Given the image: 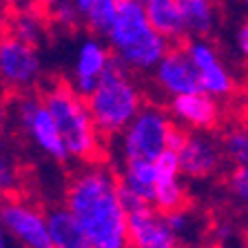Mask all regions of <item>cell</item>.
Listing matches in <instances>:
<instances>
[{
    "mask_svg": "<svg viewBox=\"0 0 248 248\" xmlns=\"http://www.w3.org/2000/svg\"><path fill=\"white\" fill-rule=\"evenodd\" d=\"M224 160H228L232 166L248 164V135L244 126H231L226 133L219 138Z\"/></svg>",
    "mask_w": 248,
    "mask_h": 248,
    "instance_id": "7402d4cb",
    "label": "cell"
},
{
    "mask_svg": "<svg viewBox=\"0 0 248 248\" xmlns=\"http://www.w3.org/2000/svg\"><path fill=\"white\" fill-rule=\"evenodd\" d=\"M239 2H246V0H239Z\"/></svg>",
    "mask_w": 248,
    "mask_h": 248,
    "instance_id": "836d02e7",
    "label": "cell"
},
{
    "mask_svg": "<svg viewBox=\"0 0 248 248\" xmlns=\"http://www.w3.org/2000/svg\"><path fill=\"white\" fill-rule=\"evenodd\" d=\"M184 49L197 71L200 91L208 93L219 102H228L237 95V78L226 67L217 46L208 38H193L191 42H186Z\"/></svg>",
    "mask_w": 248,
    "mask_h": 248,
    "instance_id": "ba28073f",
    "label": "cell"
},
{
    "mask_svg": "<svg viewBox=\"0 0 248 248\" xmlns=\"http://www.w3.org/2000/svg\"><path fill=\"white\" fill-rule=\"evenodd\" d=\"M104 38L113 58L131 73H151V69L170 46V42L149 25L144 5L135 0L120 2L115 20L111 22Z\"/></svg>",
    "mask_w": 248,
    "mask_h": 248,
    "instance_id": "3957f363",
    "label": "cell"
},
{
    "mask_svg": "<svg viewBox=\"0 0 248 248\" xmlns=\"http://www.w3.org/2000/svg\"><path fill=\"white\" fill-rule=\"evenodd\" d=\"M153 197L151 206L160 213L177 211L188 206V193L184 186V175L180 173L175 151H162L153 160Z\"/></svg>",
    "mask_w": 248,
    "mask_h": 248,
    "instance_id": "4fadbf2b",
    "label": "cell"
},
{
    "mask_svg": "<svg viewBox=\"0 0 248 248\" xmlns=\"http://www.w3.org/2000/svg\"><path fill=\"white\" fill-rule=\"evenodd\" d=\"M135 2H140V5H144V2H146V0H135Z\"/></svg>",
    "mask_w": 248,
    "mask_h": 248,
    "instance_id": "1f68e13d",
    "label": "cell"
},
{
    "mask_svg": "<svg viewBox=\"0 0 248 248\" xmlns=\"http://www.w3.org/2000/svg\"><path fill=\"white\" fill-rule=\"evenodd\" d=\"M46 29H49V22H46V16L42 9L33 5H16L11 7V11L5 16V31L11 36L20 38V40L29 42V45L38 46L46 40Z\"/></svg>",
    "mask_w": 248,
    "mask_h": 248,
    "instance_id": "2e32d148",
    "label": "cell"
},
{
    "mask_svg": "<svg viewBox=\"0 0 248 248\" xmlns=\"http://www.w3.org/2000/svg\"><path fill=\"white\" fill-rule=\"evenodd\" d=\"M0 2H5V5H14V2H18V0H0Z\"/></svg>",
    "mask_w": 248,
    "mask_h": 248,
    "instance_id": "4dcf8cb0",
    "label": "cell"
},
{
    "mask_svg": "<svg viewBox=\"0 0 248 248\" xmlns=\"http://www.w3.org/2000/svg\"><path fill=\"white\" fill-rule=\"evenodd\" d=\"M180 173L188 180L213 177L224 164V153L215 131H186L182 146L175 151Z\"/></svg>",
    "mask_w": 248,
    "mask_h": 248,
    "instance_id": "30bf717a",
    "label": "cell"
},
{
    "mask_svg": "<svg viewBox=\"0 0 248 248\" xmlns=\"http://www.w3.org/2000/svg\"><path fill=\"white\" fill-rule=\"evenodd\" d=\"M40 98L49 113L56 120V126L60 131V138L67 146V153L71 160L98 162L104 157L107 140L100 135L98 126L89 113L87 100L80 93L73 91L69 80H53L40 91Z\"/></svg>",
    "mask_w": 248,
    "mask_h": 248,
    "instance_id": "7a4b0ae2",
    "label": "cell"
},
{
    "mask_svg": "<svg viewBox=\"0 0 248 248\" xmlns=\"http://www.w3.org/2000/svg\"><path fill=\"white\" fill-rule=\"evenodd\" d=\"M0 226L22 248H51L46 213L38 208L36 204L22 200L20 195H11L2 200Z\"/></svg>",
    "mask_w": 248,
    "mask_h": 248,
    "instance_id": "9c48e42d",
    "label": "cell"
},
{
    "mask_svg": "<svg viewBox=\"0 0 248 248\" xmlns=\"http://www.w3.org/2000/svg\"><path fill=\"white\" fill-rule=\"evenodd\" d=\"M113 60V53L108 49L107 42H102L98 36H91L80 45L76 56V64H73V76L69 84L73 91L80 93L82 98H87L89 93L95 89L100 76L107 71V67Z\"/></svg>",
    "mask_w": 248,
    "mask_h": 248,
    "instance_id": "9a60e30c",
    "label": "cell"
},
{
    "mask_svg": "<svg viewBox=\"0 0 248 248\" xmlns=\"http://www.w3.org/2000/svg\"><path fill=\"white\" fill-rule=\"evenodd\" d=\"M5 33V14H2V9H0V36Z\"/></svg>",
    "mask_w": 248,
    "mask_h": 248,
    "instance_id": "f546056e",
    "label": "cell"
},
{
    "mask_svg": "<svg viewBox=\"0 0 248 248\" xmlns=\"http://www.w3.org/2000/svg\"><path fill=\"white\" fill-rule=\"evenodd\" d=\"M173 124L175 122L164 107L142 104V108L131 118V122L115 135L120 162H153L162 151H166Z\"/></svg>",
    "mask_w": 248,
    "mask_h": 248,
    "instance_id": "5b68a950",
    "label": "cell"
},
{
    "mask_svg": "<svg viewBox=\"0 0 248 248\" xmlns=\"http://www.w3.org/2000/svg\"><path fill=\"white\" fill-rule=\"evenodd\" d=\"M42 78V60L38 46L20 38L0 36V87L7 93L33 91Z\"/></svg>",
    "mask_w": 248,
    "mask_h": 248,
    "instance_id": "52a82bcc",
    "label": "cell"
},
{
    "mask_svg": "<svg viewBox=\"0 0 248 248\" xmlns=\"http://www.w3.org/2000/svg\"><path fill=\"white\" fill-rule=\"evenodd\" d=\"M46 228L51 248H93L80 224L64 206H56L46 213Z\"/></svg>",
    "mask_w": 248,
    "mask_h": 248,
    "instance_id": "ac0fdd59",
    "label": "cell"
},
{
    "mask_svg": "<svg viewBox=\"0 0 248 248\" xmlns=\"http://www.w3.org/2000/svg\"><path fill=\"white\" fill-rule=\"evenodd\" d=\"M2 200H5V197H2V195H0V208H2Z\"/></svg>",
    "mask_w": 248,
    "mask_h": 248,
    "instance_id": "d6a6232c",
    "label": "cell"
},
{
    "mask_svg": "<svg viewBox=\"0 0 248 248\" xmlns=\"http://www.w3.org/2000/svg\"><path fill=\"white\" fill-rule=\"evenodd\" d=\"M45 16H46V22H49V25H56V27H60V29H76V27L80 25L71 0H60L51 9H46Z\"/></svg>",
    "mask_w": 248,
    "mask_h": 248,
    "instance_id": "603a6c76",
    "label": "cell"
},
{
    "mask_svg": "<svg viewBox=\"0 0 248 248\" xmlns=\"http://www.w3.org/2000/svg\"><path fill=\"white\" fill-rule=\"evenodd\" d=\"M144 14L149 18V25L162 38H166L170 45L188 38L186 36L184 18H182L180 0H146Z\"/></svg>",
    "mask_w": 248,
    "mask_h": 248,
    "instance_id": "e0dca14e",
    "label": "cell"
},
{
    "mask_svg": "<svg viewBox=\"0 0 248 248\" xmlns=\"http://www.w3.org/2000/svg\"><path fill=\"white\" fill-rule=\"evenodd\" d=\"M182 18H184L186 36L211 38L219 22L217 0H180Z\"/></svg>",
    "mask_w": 248,
    "mask_h": 248,
    "instance_id": "d6986e66",
    "label": "cell"
},
{
    "mask_svg": "<svg viewBox=\"0 0 248 248\" xmlns=\"http://www.w3.org/2000/svg\"><path fill=\"white\" fill-rule=\"evenodd\" d=\"M29 5H33V7H38V9H42V11H46V9H51L53 5H58L60 0H27Z\"/></svg>",
    "mask_w": 248,
    "mask_h": 248,
    "instance_id": "83f0119b",
    "label": "cell"
},
{
    "mask_svg": "<svg viewBox=\"0 0 248 248\" xmlns=\"http://www.w3.org/2000/svg\"><path fill=\"white\" fill-rule=\"evenodd\" d=\"M80 25H84L93 36H107L111 22L120 9L122 0H71Z\"/></svg>",
    "mask_w": 248,
    "mask_h": 248,
    "instance_id": "ffe728a7",
    "label": "cell"
},
{
    "mask_svg": "<svg viewBox=\"0 0 248 248\" xmlns=\"http://www.w3.org/2000/svg\"><path fill=\"white\" fill-rule=\"evenodd\" d=\"M9 120H14L16 126L31 140V144L40 153H45L49 160L58 164L71 160L56 126V120L36 93V89L14 93V98H9Z\"/></svg>",
    "mask_w": 248,
    "mask_h": 248,
    "instance_id": "8992f818",
    "label": "cell"
},
{
    "mask_svg": "<svg viewBox=\"0 0 248 248\" xmlns=\"http://www.w3.org/2000/svg\"><path fill=\"white\" fill-rule=\"evenodd\" d=\"M87 107L93 122L104 140H111L131 122L144 104V93L135 80V73L124 69L118 60H111L98 84L89 93Z\"/></svg>",
    "mask_w": 248,
    "mask_h": 248,
    "instance_id": "277c9868",
    "label": "cell"
},
{
    "mask_svg": "<svg viewBox=\"0 0 248 248\" xmlns=\"http://www.w3.org/2000/svg\"><path fill=\"white\" fill-rule=\"evenodd\" d=\"M169 115L186 131H217L224 124V102L211 98L204 91L182 93L169 98Z\"/></svg>",
    "mask_w": 248,
    "mask_h": 248,
    "instance_id": "8fae6325",
    "label": "cell"
},
{
    "mask_svg": "<svg viewBox=\"0 0 248 248\" xmlns=\"http://www.w3.org/2000/svg\"><path fill=\"white\" fill-rule=\"evenodd\" d=\"M22 191V170L11 146L0 138V195L11 197Z\"/></svg>",
    "mask_w": 248,
    "mask_h": 248,
    "instance_id": "44dd1931",
    "label": "cell"
},
{
    "mask_svg": "<svg viewBox=\"0 0 248 248\" xmlns=\"http://www.w3.org/2000/svg\"><path fill=\"white\" fill-rule=\"evenodd\" d=\"M228 193L232 200H237L239 204L248 202V169L246 166H232V170L228 173Z\"/></svg>",
    "mask_w": 248,
    "mask_h": 248,
    "instance_id": "cb8c5ba5",
    "label": "cell"
},
{
    "mask_svg": "<svg viewBox=\"0 0 248 248\" xmlns=\"http://www.w3.org/2000/svg\"><path fill=\"white\" fill-rule=\"evenodd\" d=\"M235 45H237V51L239 56H246L248 53V25L246 22H242V25L237 27V33H235Z\"/></svg>",
    "mask_w": 248,
    "mask_h": 248,
    "instance_id": "484cf974",
    "label": "cell"
},
{
    "mask_svg": "<svg viewBox=\"0 0 248 248\" xmlns=\"http://www.w3.org/2000/svg\"><path fill=\"white\" fill-rule=\"evenodd\" d=\"M7 122H9V95L0 87V131L5 129Z\"/></svg>",
    "mask_w": 248,
    "mask_h": 248,
    "instance_id": "4316f807",
    "label": "cell"
},
{
    "mask_svg": "<svg viewBox=\"0 0 248 248\" xmlns=\"http://www.w3.org/2000/svg\"><path fill=\"white\" fill-rule=\"evenodd\" d=\"M0 248H7V237H5V231L0 226Z\"/></svg>",
    "mask_w": 248,
    "mask_h": 248,
    "instance_id": "f1b7e54d",
    "label": "cell"
},
{
    "mask_svg": "<svg viewBox=\"0 0 248 248\" xmlns=\"http://www.w3.org/2000/svg\"><path fill=\"white\" fill-rule=\"evenodd\" d=\"M126 232L129 248H180L182 242L170 231L164 213L155 211L151 204L126 211Z\"/></svg>",
    "mask_w": 248,
    "mask_h": 248,
    "instance_id": "7c38bea8",
    "label": "cell"
},
{
    "mask_svg": "<svg viewBox=\"0 0 248 248\" xmlns=\"http://www.w3.org/2000/svg\"><path fill=\"white\" fill-rule=\"evenodd\" d=\"M164 217H166V222H169L170 231H173L177 237H180V242L184 237H188V235H191L195 217L188 213V206L177 208V211H169V213H164Z\"/></svg>",
    "mask_w": 248,
    "mask_h": 248,
    "instance_id": "d4e9b609",
    "label": "cell"
},
{
    "mask_svg": "<svg viewBox=\"0 0 248 248\" xmlns=\"http://www.w3.org/2000/svg\"><path fill=\"white\" fill-rule=\"evenodd\" d=\"M151 76L157 91L164 93L166 98L200 91L197 71L184 46H169L164 56L157 60V64L151 69Z\"/></svg>",
    "mask_w": 248,
    "mask_h": 248,
    "instance_id": "5bb4252c",
    "label": "cell"
},
{
    "mask_svg": "<svg viewBox=\"0 0 248 248\" xmlns=\"http://www.w3.org/2000/svg\"><path fill=\"white\" fill-rule=\"evenodd\" d=\"M64 208L80 224L93 248H129L126 211L111 166L100 160L80 166L64 188Z\"/></svg>",
    "mask_w": 248,
    "mask_h": 248,
    "instance_id": "6da1fadb",
    "label": "cell"
}]
</instances>
